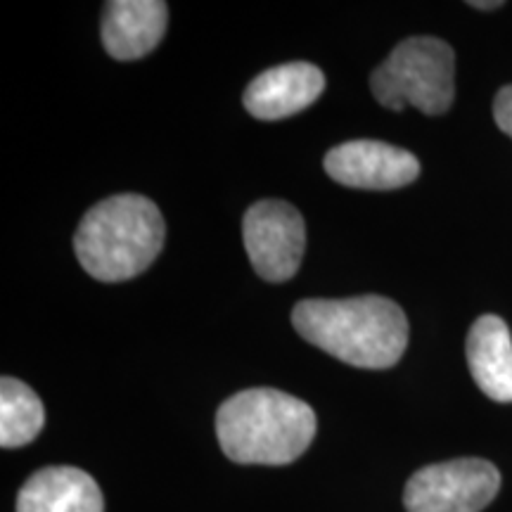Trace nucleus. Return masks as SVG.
Instances as JSON below:
<instances>
[{
	"instance_id": "nucleus-1",
	"label": "nucleus",
	"mask_w": 512,
	"mask_h": 512,
	"mask_svg": "<svg viewBox=\"0 0 512 512\" xmlns=\"http://www.w3.org/2000/svg\"><path fill=\"white\" fill-rule=\"evenodd\" d=\"M292 325L325 354L366 370L392 368L408 347V318L392 299L366 294L354 299H304Z\"/></svg>"
},
{
	"instance_id": "nucleus-2",
	"label": "nucleus",
	"mask_w": 512,
	"mask_h": 512,
	"mask_svg": "<svg viewBox=\"0 0 512 512\" xmlns=\"http://www.w3.org/2000/svg\"><path fill=\"white\" fill-rule=\"evenodd\" d=\"M309 403L278 389H245L216 413L223 453L242 465L294 463L316 437Z\"/></svg>"
},
{
	"instance_id": "nucleus-3",
	"label": "nucleus",
	"mask_w": 512,
	"mask_h": 512,
	"mask_svg": "<svg viewBox=\"0 0 512 512\" xmlns=\"http://www.w3.org/2000/svg\"><path fill=\"white\" fill-rule=\"evenodd\" d=\"M164 219L143 195H114L83 216L74 252L83 271L102 283H121L145 271L164 247Z\"/></svg>"
},
{
	"instance_id": "nucleus-4",
	"label": "nucleus",
	"mask_w": 512,
	"mask_h": 512,
	"mask_svg": "<svg viewBox=\"0 0 512 512\" xmlns=\"http://www.w3.org/2000/svg\"><path fill=\"white\" fill-rule=\"evenodd\" d=\"M370 91L394 112L406 107L430 117L448 112L456 98L453 48L434 36L406 38L370 76Z\"/></svg>"
},
{
	"instance_id": "nucleus-5",
	"label": "nucleus",
	"mask_w": 512,
	"mask_h": 512,
	"mask_svg": "<svg viewBox=\"0 0 512 512\" xmlns=\"http://www.w3.org/2000/svg\"><path fill=\"white\" fill-rule=\"evenodd\" d=\"M501 489V472L482 458H458L427 465L408 479V512H482Z\"/></svg>"
},
{
	"instance_id": "nucleus-6",
	"label": "nucleus",
	"mask_w": 512,
	"mask_h": 512,
	"mask_svg": "<svg viewBox=\"0 0 512 512\" xmlns=\"http://www.w3.org/2000/svg\"><path fill=\"white\" fill-rule=\"evenodd\" d=\"M242 238L254 271L268 283H285L302 264L306 226L302 214L283 200H261L247 209Z\"/></svg>"
},
{
	"instance_id": "nucleus-7",
	"label": "nucleus",
	"mask_w": 512,
	"mask_h": 512,
	"mask_svg": "<svg viewBox=\"0 0 512 512\" xmlns=\"http://www.w3.org/2000/svg\"><path fill=\"white\" fill-rule=\"evenodd\" d=\"M325 171L347 188L396 190L420 176V162L413 152L382 140H349L325 155Z\"/></svg>"
},
{
	"instance_id": "nucleus-8",
	"label": "nucleus",
	"mask_w": 512,
	"mask_h": 512,
	"mask_svg": "<svg viewBox=\"0 0 512 512\" xmlns=\"http://www.w3.org/2000/svg\"><path fill=\"white\" fill-rule=\"evenodd\" d=\"M323 88L325 76L316 64L287 62L256 76L242 95V102L252 117L278 121L313 105Z\"/></svg>"
},
{
	"instance_id": "nucleus-9",
	"label": "nucleus",
	"mask_w": 512,
	"mask_h": 512,
	"mask_svg": "<svg viewBox=\"0 0 512 512\" xmlns=\"http://www.w3.org/2000/svg\"><path fill=\"white\" fill-rule=\"evenodd\" d=\"M166 34V3L112 0L102 12V43L114 60H138L152 53Z\"/></svg>"
},
{
	"instance_id": "nucleus-10",
	"label": "nucleus",
	"mask_w": 512,
	"mask_h": 512,
	"mask_svg": "<svg viewBox=\"0 0 512 512\" xmlns=\"http://www.w3.org/2000/svg\"><path fill=\"white\" fill-rule=\"evenodd\" d=\"M17 512H105L100 486L79 467H43L17 494Z\"/></svg>"
},
{
	"instance_id": "nucleus-11",
	"label": "nucleus",
	"mask_w": 512,
	"mask_h": 512,
	"mask_svg": "<svg viewBox=\"0 0 512 512\" xmlns=\"http://www.w3.org/2000/svg\"><path fill=\"white\" fill-rule=\"evenodd\" d=\"M467 366L477 387L498 403H512V337L503 318H477L465 344Z\"/></svg>"
},
{
	"instance_id": "nucleus-12",
	"label": "nucleus",
	"mask_w": 512,
	"mask_h": 512,
	"mask_svg": "<svg viewBox=\"0 0 512 512\" xmlns=\"http://www.w3.org/2000/svg\"><path fill=\"white\" fill-rule=\"evenodd\" d=\"M46 411L29 384L5 375L0 380V446L19 448L38 437Z\"/></svg>"
},
{
	"instance_id": "nucleus-13",
	"label": "nucleus",
	"mask_w": 512,
	"mask_h": 512,
	"mask_svg": "<svg viewBox=\"0 0 512 512\" xmlns=\"http://www.w3.org/2000/svg\"><path fill=\"white\" fill-rule=\"evenodd\" d=\"M494 119L505 136L512 138V83L498 91L494 100Z\"/></svg>"
},
{
	"instance_id": "nucleus-14",
	"label": "nucleus",
	"mask_w": 512,
	"mask_h": 512,
	"mask_svg": "<svg viewBox=\"0 0 512 512\" xmlns=\"http://www.w3.org/2000/svg\"><path fill=\"white\" fill-rule=\"evenodd\" d=\"M470 8H477V10H496V8H503L501 0H494V3H477V0H472Z\"/></svg>"
}]
</instances>
